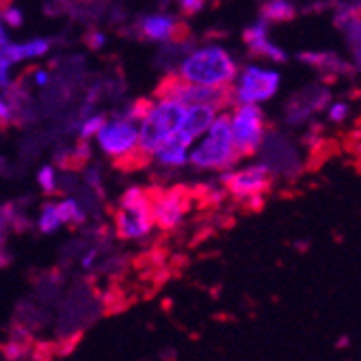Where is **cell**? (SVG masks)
I'll list each match as a JSON object with an SVG mask.
<instances>
[{
  "instance_id": "cell-29",
  "label": "cell",
  "mask_w": 361,
  "mask_h": 361,
  "mask_svg": "<svg viewBox=\"0 0 361 361\" xmlns=\"http://www.w3.org/2000/svg\"><path fill=\"white\" fill-rule=\"evenodd\" d=\"M350 52H353V65H355V70L361 72V46H353Z\"/></svg>"
},
{
  "instance_id": "cell-1",
  "label": "cell",
  "mask_w": 361,
  "mask_h": 361,
  "mask_svg": "<svg viewBox=\"0 0 361 361\" xmlns=\"http://www.w3.org/2000/svg\"><path fill=\"white\" fill-rule=\"evenodd\" d=\"M176 74L200 87H234L240 70L229 50L219 44H206L184 54Z\"/></svg>"
},
{
  "instance_id": "cell-13",
  "label": "cell",
  "mask_w": 361,
  "mask_h": 361,
  "mask_svg": "<svg viewBox=\"0 0 361 361\" xmlns=\"http://www.w3.org/2000/svg\"><path fill=\"white\" fill-rule=\"evenodd\" d=\"M9 26L3 24L0 28V54H7L11 59V63H24V61H32V59H42L50 52L52 44L46 37H35L30 42H11L9 39Z\"/></svg>"
},
{
  "instance_id": "cell-20",
  "label": "cell",
  "mask_w": 361,
  "mask_h": 361,
  "mask_svg": "<svg viewBox=\"0 0 361 361\" xmlns=\"http://www.w3.org/2000/svg\"><path fill=\"white\" fill-rule=\"evenodd\" d=\"M106 121H109V117H106V115H102V113L89 115V117H85V119L76 126V133H78V137H80V139L91 141V139H95L97 135H100V130L106 126Z\"/></svg>"
},
{
  "instance_id": "cell-2",
  "label": "cell",
  "mask_w": 361,
  "mask_h": 361,
  "mask_svg": "<svg viewBox=\"0 0 361 361\" xmlns=\"http://www.w3.org/2000/svg\"><path fill=\"white\" fill-rule=\"evenodd\" d=\"M243 160L236 147L229 113H219L208 133L190 147V165L200 171H229Z\"/></svg>"
},
{
  "instance_id": "cell-5",
  "label": "cell",
  "mask_w": 361,
  "mask_h": 361,
  "mask_svg": "<svg viewBox=\"0 0 361 361\" xmlns=\"http://www.w3.org/2000/svg\"><path fill=\"white\" fill-rule=\"evenodd\" d=\"M95 143L100 152L115 162H133L135 158L147 160L141 152V128L139 121L133 117H126L117 113L113 119L106 121V126L95 137Z\"/></svg>"
},
{
  "instance_id": "cell-26",
  "label": "cell",
  "mask_w": 361,
  "mask_h": 361,
  "mask_svg": "<svg viewBox=\"0 0 361 361\" xmlns=\"http://www.w3.org/2000/svg\"><path fill=\"white\" fill-rule=\"evenodd\" d=\"M32 85L35 87H48L50 85V72L44 70V68H37V70H32Z\"/></svg>"
},
{
  "instance_id": "cell-6",
  "label": "cell",
  "mask_w": 361,
  "mask_h": 361,
  "mask_svg": "<svg viewBox=\"0 0 361 361\" xmlns=\"http://www.w3.org/2000/svg\"><path fill=\"white\" fill-rule=\"evenodd\" d=\"M221 182L234 200L255 208L262 204L264 195L273 184V171L267 162H251V165L229 169L221 173Z\"/></svg>"
},
{
  "instance_id": "cell-27",
  "label": "cell",
  "mask_w": 361,
  "mask_h": 361,
  "mask_svg": "<svg viewBox=\"0 0 361 361\" xmlns=\"http://www.w3.org/2000/svg\"><path fill=\"white\" fill-rule=\"evenodd\" d=\"M87 44L93 48V50H100L104 44H106V37H104V32H89V39H87Z\"/></svg>"
},
{
  "instance_id": "cell-9",
  "label": "cell",
  "mask_w": 361,
  "mask_h": 361,
  "mask_svg": "<svg viewBox=\"0 0 361 361\" xmlns=\"http://www.w3.org/2000/svg\"><path fill=\"white\" fill-rule=\"evenodd\" d=\"M152 206L156 225L165 232H171L184 223V216L188 212V192L184 188L152 192Z\"/></svg>"
},
{
  "instance_id": "cell-15",
  "label": "cell",
  "mask_w": 361,
  "mask_h": 361,
  "mask_svg": "<svg viewBox=\"0 0 361 361\" xmlns=\"http://www.w3.org/2000/svg\"><path fill=\"white\" fill-rule=\"evenodd\" d=\"M299 61L305 65H312L314 70H318L320 74L326 76H344V74H353L355 65L346 63L340 54L336 52H301Z\"/></svg>"
},
{
  "instance_id": "cell-14",
  "label": "cell",
  "mask_w": 361,
  "mask_h": 361,
  "mask_svg": "<svg viewBox=\"0 0 361 361\" xmlns=\"http://www.w3.org/2000/svg\"><path fill=\"white\" fill-rule=\"evenodd\" d=\"M180 22L169 13H149L139 22V32L147 42L169 44L180 35Z\"/></svg>"
},
{
  "instance_id": "cell-30",
  "label": "cell",
  "mask_w": 361,
  "mask_h": 361,
  "mask_svg": "<svg viewBox=\"0 0 361 361\" xmlns=\"http://www.w3.org/2000/svg\"><path fill=\"white\" fill-rule=\"evenodd\" d=\"M348 344H350V342H348V338H342V340H338V348H342V346L346 348Z\"/></svg>"
},
{
  "instance_id": "cell-12",
  "label": "cell",
  "mask_w": 361,
  "mask_h": 361,
  "mask_svg": "<svg viewBox=\"0 0 361 361\" xmlns=\"http://www.w3.org/2000/svg\"><path fill=\"white\" fill-rule=\"evenodd\" d=\"M219 113L221 111L216 106H210V104H188L184 126H182L180 135L176 139L180 143H184L186 147H192L208 133L210 126L214 123V119L219 117Z\"/></svg>"
},
{
  "instance_id": "cell-16",
  "label": "cell",
  "mask_w": 361,
  "mask_h": 361,
  "mask_svg": "<svg viewBox=\"0 0 361 361\" xmlns=\"http://www.w3.org/2000/svg\"><path fill=\"white\" fill-rule=\"evenodd\" d=\"M152 160L162 169H182L190 165V147L180 143L178 139L165 143L152 154Z\"/></svg>"
},
{
  "instance_id": "cell-22",
  "label": "cell",
  "mask_w": 361,
  "mask_h": 361,
  "mask_svg": "<svg viewBox=\"0 0 361 361\" xmlns=\"http://www.w3.org/2000/svg\"><path fill=\"white\" fill-rule=\"evenodd\" d=\"M350 115V106L346 102H331L329 109H326V117H329L331 123H344Z\"/></svg>"
},
{
  "instance_id": "cell-23",
  "label": "cell",
  "mask_w": 361,
  "mask_h": 361,
  "mask_svg": "<svg viewBox=\"0 0 361 361\" xmlns=\"http://www.w3.org/2000/svg\"><path fill=\"white\" fill-rule=\"evenodd\" d=\"M3 24L9 26V28H20L24 24V13L22 9H18L16 5H9L5 11H3Z\"/></svg>"
},
{
  "instance_id": "cell-19",
  "label": "cell",
  "mask_w": 361,
  "mask_h": 361,
  "mask_svg": "<svg viewBox=\"0 0 361 361\" xmlns=\"http://www.w3.org/2000/svg\"><path fill=\"white\" fill-rule=\"evenodd\" d=\"M59 210H61L65 225H82L87 221L85 208L78 204V200H74V197H65V200H61Z\"/></svg>"
},
{
  "instance_id": "cell-24",
  "label": "cell",
  "mask_w": 361,
  "mask_h": 361,
  "mask_svg": "<svg viewBox=\"0 0 361 361\" xmlns=\"http://www.w3.org/2000/svg\"><path fill=\"white\" fill-rule=\"evenodd\" d=\"M178 3V9L182 11V16H197L202 13L208 0H176Z\"/></svg>"
},
{
  "instance_id": "cell-3",
  "label": "cell",
  "mask_w": 361,
  "mask_h": 361,
  "mask_svg": "<svg viewBox=\"0 0 361 361\" xmlns=\"http://www.w3.org/2000/svg\"><path fill=\"white\" fill-rule=\"evenodd\" d=\"M186 113H188V104L178 100V97L156 95V100H152V106L139 121L141 152L147 160H152V154L158 147L173 141L180 135Z\"/></svg>"
},
{
  "instance_id": "cell-8",
  "label": "cell",
  "mask_w": 361,
  "mask_h": 361,
  "mask_svg": "<svg viewBox=\"0 0 361 361\" xmlns=\"http://www.w3.org/2000/svg\"><path fill=\"white\" fill-rule=\"evenodd\" d=\"M234 141L243 158H251L262 149L267 137V115L259 104H234L229 111Z\"/></svg>"
},
{
  "instance_id": "cell-25",
  "label": "cell",
  "mask_w": 361,
  "mask_h": 361,
  "mask_svg": "<svg viewBox=\"0 0 361 361\" xmlns=\"http://www.w3.org/2000/svg\"><path fill=\"white\" fill-rule=\"evenodd\" d=\"M344 35H346V42H348L350 48L353 46H361V20H357L350 26H346L344 28Z\"/></svg>"
},
{
  "instance_id": "cell-17",
  "label": "cell",
  "mask_w": 361,
  "mask_h": 361,
  "mask_svg": "<svg viewBox=\"0 0 361 361\" xmlns=\"http://www.w3.org/2000/svg\"><path fill=\"white\" fill-rule=\"evenodd\" d=\"M259 16L269 20L271 24H281V22H290L297 16V7H294L292 0H267L259 9Z\"/></svg>"
},
{
  "instance_id": "cell-28",
  "label": "cell",
  "mask_w": 361,
  "mask_h": 361,
  "mask_svg": "<svg viewBox=\"0 0 361 361\" xmlns=\"http://www.w3.org/2000/svg\"><path fill=\"white\" fill-rule=\"evenodd\" d=\"M97 255H100V251H97L95 247L93 249H89L85 255H82V259H80V264H82V269H91L93 264H95V259H97Z\"/></svg>"
},
{
  "instance_id": "cell-10",
  "label": "cell",
  "mask_w": 361,
  "mask_h": 361,
  "mask_svg": "<svg viewBox=\"0 0 361 361\" xmlns=\"http://www.w3.org/2000/svg\"><path fill=\"white\" fill-rule=\"evenodd\" d=\"M243 42L253 56L267 59L273 63H286L288 61L286 50L281 46H277L275 42H271V22L264 18H259L257 22H253L251 26L245 28Z\"/></svg>"
},
{
  "instance_id": "cell-7",
  "label": "cell",
  "mask_w": 361,
  "mask_h": 361,
  "mask_svg": "<svg viewBox=\"0 0 361 361\" xmlns=\"http://www.w3.org/2000/svg\"><path fill=\"white\" fill-rule=\"evenodd\" d=\"M281 87V74L273 68L249 63L240 70L232 95L234 104H264L277 95Z\"/></svg>"
},
{
  "instance_id": "cell-18",
  "label": "cell",
  "mask_w": 361,
  "mask_h": 361,
  "mask_svg": "<svg viewBox=\"0 0 361 361\" xmlns=\"http://www.w3.org/2000/svg\"><path fill=\"white\" fill-rule=\"evenodd\" d=\"M65 225L63 216H61V210H59V202H48L42 206L39 210V216H37V229L42 234H54L59 229Z\"/></svg>"
},
{
  "instance_id": "cell-11",
  "label": "cell",
  "mask_w": 361,
  "mask_h": 361,
  "mask_svg": "<svg viewBox=\"0 0 361 361\" xmlns=\"http://www.w3.org/2000/svg\"><path fill=\"white\" fill-rule=\"evenodd\" d=\"M331 104V93L326 87H310L303 93H299L292 102L286 106V121L292 126L305 123L314 113H320L329 109Z\"/></svg>"
},
{
  "instance_id": "cell-21",
  "label": "cell",
  "mask_w": 361,
  "mask_h": 361,
  "mask_svg": "<svg viewBox=\"0 0 361 361\" xmlns=\"http://www.w3.org/2000/svg\"><path fill=\"white\" fill-rule=\"evenodd\" d=\"M37 184H39V188L44 190V195H54L56 188H59L56 169H54L52 165H44V167L37 171Z\"/></svg>"
},
{
  "instance_id": "cell-4",
  "label": "cell",
  "mask_w": 361,
  "mask_h": 361,
  "mask_svg": "<svg viewBox=\"0 0 361 361\" xmlns=\"http://www.w3.org/2000/svg\"><path fill=\"white\" fill-rule=\"evenodd\" d=\"M156 225L152 190L141 186H130L121 197L115 210V234L121 240H143L152 234Z\"/></svg>"
}]
</instances>
